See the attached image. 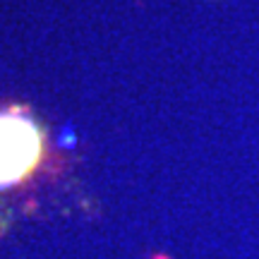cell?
<instances>
[{
	"label": "cell",
	"mask_w": 259,
	"mask_h": 259,
	"mask_svg": "<svg viewBox=\"0 0 259 259\" xmlns=\"http://www.w3.org/2000/svg\"><path fill=\"white\" fill-rule=\"evenodd\" d=\"M41 154V135L36 125L19 115H0V187L12 185L36 166Z\"/></svg>",
	"instance_id": "obj_1"
}]
</instances>
